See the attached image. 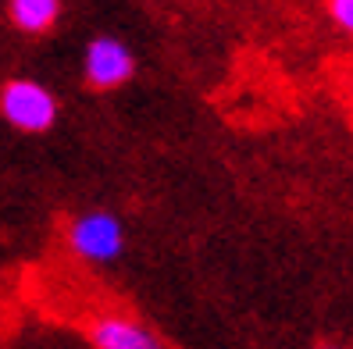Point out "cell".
I'll use <instances>...</instances> for the list:
<instances>
[{"label":"cell","mask_w":353,"mask_h":349,"mask_svg":"<svg viewBox=\"0 0 353 349\" xmlns=\"http://www.w3.org/2000/svg\"><path fill=\"white\" fill-rule=\"evenodd\" d=\"M86 342L93 349H164V342L125 314H100L86 324Z\"/></svg>","instance_id":"4"},{"label":"cell","mask_w":353,"mask_h":349,"mask_svg":"<svg viewBox=\"0 0 353 349\" xmlns=\"http://www.w3.org/2000/svg\"><path fill=\"white\" fill-rule=\"evenodd\" d=\"M136 78V54L125 39L100 32L93 39H86L82 50V82L97 93H111L121 89Z\"/></svg>","instance_id":"3"},{"label":"cell","mask_w":353,"mask_h":349,"mask_svg":"<svg viewBox=\"0 0 353 349\" xmlns=\"http://www.w3.org/2000/svg\"><path fill=\"white\" fill-rule=\"evenodd\" d=\"M68 250L86 264H111L125 253V221L111 211H82L65 229Z\"/></svg>","instance_id":"2"},{"label":"cell","mask_w":353,"mask_h":349,"mask_svg":"<svg viewBox=\"0 0 353 349\" xmlns=\"http://www.w3.org/2000/svg\"><path fill=\"white\" fill-rule=\"evenodd\" d=\"M65 11V0H8V22L22 36H47Z\"/></svg>","instance_id":"5"},{"label":"cell","mask_w":353,"mask_h":349,"mask_svg":"<svg viewBox=\"0 0 353 349\" xmlns=\"http://www.w3.org/2000/svg\"><path fill=\"white\" fill-rule=\"evenodd\" d=\"M328 18H332V25H336L339 32L353 36V0H328Z\"/></svg>","instance_id":"6"},{"label":"cell","mask_w":353,"mask_h":349,"mask_svg":"<svg viewBox=\"0 0 353 349\" xmlns=\"http://www.w3.org/2000/svg\"><path fill=\"white\" fill-rule=\"evenodd\" d=\"M0 118H4L14 132L43 136L57 125L61 100L36 78H8L4 86H0Z\"/></svg>","instance_id":"1"},{"label":"cell","mask_w":353,"mask_h":349,"mask_svg":"<svg viewBox=\"0 0 353 349\" xmlns=\"http://www.w3.org/2000/svg\"><path fill=\"white\" fill-rule=\"evenodd\" d=\"M314 349H339V346H314Z\"/></svg>","instance_id":"7"}]
</instances>
